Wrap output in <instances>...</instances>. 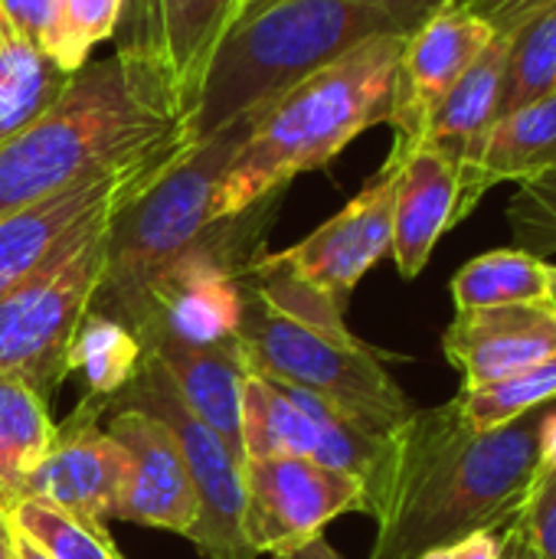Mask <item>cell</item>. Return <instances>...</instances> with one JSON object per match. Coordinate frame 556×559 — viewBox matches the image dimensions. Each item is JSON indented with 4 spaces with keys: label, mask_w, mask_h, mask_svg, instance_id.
Returning <instances> with one entry per match:
<instances>
[{
    "label": "cell",
    "mask_w": 556,
    "mask_h": 559,
    "mask_svg": "<svg viewBox=\"0 0 556 559\" xmlns=\"http://www.w3.org/2000/svg\"><path fill=\"white\" fill-rule=\"evenodd\" d=\"M551 406L485 432L465 423L456 396L413 409L367 481L364 514L377 521L370 559H426L472 534L511 531L534 488Z\"/></svg>",
    "instance_id": "obj_1"
},
{
    "label": "cell",
    "mask_w": 556,
    "mask_h": 559,
    "mask_svg": "<svg viewBox=\"0 0 556 559\" xmlns=\"http://www.w3.org/2000/svg\"><path fill=\"white\" fill-rule=\"evenodd\" d=\"M442 3L449 0H259L242 7L187 115L190 141H206L239 118H259L364 39L410 36Z\"/></svg>",
    "instance_id": "obj_2"
},
{
    "label": "cell",
    "mask_w": 556,
    "mask_h": 559,
    "mask_svg": "<svg viewBox=\"0 0 556 559\" xmlns=\"http://www.w3.org/2000/svg\"><path fill=\"white\" fill-rule=\"evenodd\" d=\"M403 43L397 33L364 39L275 98L223 174L216 219L279 197L295 177L328 167L357 134L390 121Z\"/></svg>",
    "instance_id": "obj_3"
},
{
    "label": "cell",
    "mask_w": 556,
    "mask_h": 559,
    "mask_svg": "<svg viewBox=\"0 0 556 559\" xmlns=\"http://www.w3.org/2000/svg\"><path fill=\"white\" fill-rule=\"evenodd\" d=\"M184 121L118 56L85 62L49 111L0 144V219L151 147Z\"/></svg>",
    "instance_id": "obj_4"
},
{
    "label": "cell",
    "mask_w": 556,
    "mask_h": 559,
    "mask_svg": "<svg viewBox=\"0 0 556 559\" xmlns=\"http://www.w3.org/2000/svg\"><path fill=\"white\" fill-rule=\"evenodd\" d=\"M236 344L252 373L331 403L370 436L387 439L416 409L390 377L383 357L354 337L344 321L275 305L249 278V269L242 275Z\"/></svg>",
    "instance_id": "obj_5"
},
{
    "label": "cell",
    "mask_w": 556,
    "mask_h": 559,
    "mask_svg": "<svg viewBox=\"0 0 556 559\" xmlns=\"http://www.w3.org/2000/svg\"><path fill=\"white\" fill-rule=\"evenodd\" d=\"M252 121L256 118H239L206 141H197L154 187L115 213L92 311L131 324L151 282L216 223V190L249 138Z\"/></svg>",
    "instance_id": "obj_6"
},
{
    "label": "cell",
    "mask_w": 556,
    "mask_h": 559,
    "mask_svg": "<svg viewBox=\"0 0 556 559\" xmlns=\"http://www.w3.org/2000/svg\"><path fill=\"white\" fill-rule=\"evenodd\" d=\"M115 213L85 223L33 275L0 295V373L52 400L69 377V347L105 272Z\"/></svg>",
    "instance_id": "obj_7"
},
{
    "label": "cell",
    "mask_w": 556,
    "mask_h": 559,
    "mask_svg": "<svg viewBox=\"0 0 556 559\" xmlns=\"http://www.w3.org/2000/svg\"><path fill=\"white\" fill-rule=\"evenodd\" d=\"M193 147L187 121L154 141L151 147L98 170L62 193L0 219V295L33 275L52 252H59L85 223L102 213H121L147 187H154Z\"/></svg>",
    "instance_id": "obj_8"
},
{
    "label": "cell",
    "mask_w": 556,
    "mask_h": 559,
    "mask_svg": "<svg viewBox=\"0 0 556 559\" xmlns=\"http://www.w3.org/2000/svg\"><path fill=\"white\" fill-rule=\"evenodd\" d=\"M115 409H144L174 429L197 491V524L187 540L203 554V559H256L239 527L242 459L184 406L174 383L151 357H144L134 380L108 403V413Z\"/></svg>",
    "instance_id": "obj_9"
},
{
    "label": "cell",
    "mask_w": 556,
    "mask_h": 559,
    "mask_svg": "<svg viewBox=\"0 0 556 559\" xmlns=\"http://www.w3.org/2000/svg\"><path fill=\"white\" fill-rule=\"evenodd\" d=\"M367 508L360 478L295 459H242V540L252 557H275L315 540L334 518Z\"/></svg>",
    "instance_id": "obj_10"
},
{
    "label": "cell",
    "mask_w": 556,
    "mask_h": 559,
    "mask_svg": "<svg viewBox=\"0 0 556 559\" xmlns=\"http://www.w3.org/2000/svg\"><path fill=\"white\" fill-rule=\"evenodd\" d=\"M383 442L331 403L249 370L242 386V459L295 455L347 472L367 488Z\"/></svg>",
    "instance_id": "obj_11"
},
{
    "label": "cell",
    "mask_w": 556,
    "mask_h": 559,
    "mask_svg": "<svg viewBox=\"0 0 556 559\" xmlns=\"http://www.w3.org/2000/svg\"><path fill=\"white\" fill-rule=\"evenodd\" d=\"M403 160L397 154L374 174V180L328 223H321L298 246L262 252V262L301 282L338 308H347L357 282L393 249V210Z\"/></svg>",
    "instance_id": "obj_12"
},
{
    "label": "cell",
    "mask_w": 556,
    "mask_h": 559,
    "mask_svg": "<svg viewBox=\"0 0 556 559\" xmlns=\"http://www.w3.org/2000/svg\"><path fill=\"white\" fill-rule=\"evenodd\" d=\"M492 39L495 29L469 13L459 0L442 3L406 36L387 121L393 124V151H410L423 141L436 105Z\"/></svg>",
    "instance_id": "obj_13"
},
{
    "label": "cell",
    "mask_w": 556,
    "mask_h": 559,
    "mask_svg": "<svg viewBox=\"0 0 556 559\" xmlns=\"http://www.w3.org/2000/svg\"><path fill=\"white\" fill-rule=\"evenodd\" d=\"M108 406L82 396L79 406L56 426L52 445L29 472L23 498H46L92 521H115L125 488V449L108 436L102 419Z\"/></svg>",
    "instance_id": "obj_14"
},
{
    "label": "cell",
    "mask_w": 556,
    "mask_h": 559,
    "mask_svg": "<svg viewBox=\"0 0 556 559\" xmlns=\"http://www.w3.org/2000/svg\"><path fill=\"white\" fill-rule=\"evenodd\" d=\"M105 429L128 462L115 521L187 537L197 524V491L174 429L144 409H115Z\"/></svg>",
    "instance_id": "obj_15"
},
{
    "label": "cell",
    "mask_w": 556,
    "mask_h": 559,
    "mask_svg": "<svg viewBox=\"0 0 556 559\" xmlns=\"http://www.w3.org/2000/svg\"><path fill=\"white\" fill-rule=\"evenodd\" d=\"M446 360L475 390L534 367L556 354V308L551 301L456 311L442 334Z\"/></svg>",
    "instance_id": "obj_16"
},
{
    "label": "cell",
    "mask_w": 556,
    "mask_h": 559,
    "mask_svg": "<svg viewBox=\"0 0 556 559\" xmlns=\"http://www.w3.org/2000/svg\"><path fill=\"white\" fill-rule=\"evenodd\" d=\"M390 154L403 160L390 255L403 278H416L439 239L459 226V167L429 144Z\"/></svg>",
    "instance_id": "obj_17"
},
{
    "label": "cell",
    "mask_w": 556,
    "mask_h": 559,
    "mask_svg": "<svg viewBox=\"0 0 556 559\" xmlns=\"http://www.w3.org/2000/svg\"><path fill=\"white\" fill-rule=\"evenodd\" d=\"M174 383L184 406L210 426L242 459V386L249 367L236 341L174 344L161 341L144 350Z\"/></svg>",
    "instance_id": "obj_18"
},
{
    "label": "cell",
    "mask_w": 556,
    "mask_h": 559,
    "mask_svg": "<svg viewBox=\"0 0 556 559\" xmlns=\"http://www.w3.org/2000/svg\"><path fill=\"white\" fill-rule=\"evenodd\" d=\"M551 167H556V88L488 128L472 167L459 177V223L492 187L524 183Z\"/></svg>",
    "instance_id": "obj_19"
},
{
    "label": "cell",
    "mask_w": 556,
    "mask_h": 559,
    "mask_svg": "<svg viewBox=\"0 0 556 559\" xmlns=\"http://www.w3.org/2000/svg\"><path fill=\"white\" fill-rule=\"evenodd\" d=\"M508 49L511 36H495L426 121L419 144H429L446 154L459 167V177L472 167L488 128L498 121Z\"/></svg>",
    "instance_id": "obj_20"
},
{
    "label": "cell",
    "mask_w": 556,
    "mask_h": 559,
    "mask_svg": "<svg viewBox=\"0 0 556 559\" xmlns=\"http://www.w3.org/2000/svg\"><path fill=\"white\" fill-rule=\"evenodd\" d=\"M239 0H161V59L170 108L187 118L200 98L220 39L236 23Z\"/></svg>",
    "instance_id": "obj_21"
},
{
    "label": "cell",
    "mask_w": 556,
    "mask_h": 559,
    "mask_svg": "<svg viewBox=\"0 0 556 559\" xmlns=\"http://www.w3.org/2000/svg\"><path fill=\"white\" fill-rule=\"evenodd\" d=\"M56 436L49 403L16 377L0 373V511L7 514L26 488L29 472L43 462Z\"/></svg>",
    "instance_id": "obj_22"
},
{
    "label": "cell",
    "mask_w": 556,
    "mask_h": 559,
    "mask_svg": "<svg viewBox=\"0 0 556 559\" xmlns=\"http://www.w3.org/2000/svg\"><path fill=\"white\" fill-rule=\"evenodd\" d=\"M72 72L59 69L36 43L0 33V144L33 124L66 92Z\"/></svg>",
    "instance_id": "obj_23"
},
{
    "label": "cell",
    "mask_w": 556,
    "mask_h": 559,
    "mask_svg": "<svg viewBox=\"0 0 556 559\" xmlns=\"http://www.w3.org/2000/svg\"><path fill=\"white\" fill-rule=\"evenodd\" d=\"M547 272H551V262L518 246L475 255L452 275L456 311L547 301V288H551Z\"/></svg>",
    "instance_id": "obj_24"
},
{
    "label": "cell",
    "mask_w": 556,
    "mask_h": 559,
    "mask_svg": "<svg viewBox=\"0 0 556 559\" xmlns=\"http://www.w3.org/2000/svg\"><path fill=\"white\" fill-rule=\"evenodd\" d=\"M144 364V347L138 334L102 311H85L69 347V373H82L85 396L105 406L134 380Z\"/></svg>",
    "instance_id": "obj_25"
},
{
    "label": "cell",
    "mask_w": 556,
    "mask_h": 559,
    "mask_svg": "<svg viewBox=\"0 0 556 559\" xmlns=\"http://www.w3.org/2000/svg\"><path fill=\"white\" fill-rule=\"evenodd\" d=\"M7 521L52 559H125L102 521L66 511L46 498H20L7 511Z\"/></svg>",
    "instance_id": "obj_26"
},
{
    "label": "cell",
    "mask_w": 556,
    "mask_h": 559,
    "mask_svg": "<svg viewBox=\"0 0 556 559\" xmlns=\"http://www.w3.org/2000/svg\"><path fill=\"white\" fill-rule=\"evenodd\" d=\"M459 409L472 429H498L556 403V354L495 383L459 390Z\"/></svg>",
    "instance_id": "obj_27"
},
{
    "label": "cell",
    "mask_w": 556,
    "mask_h": 559,
    "mask_svg": "<svg viewBox=\"0 0 556 559\" xmlns=\"http://www.w3.org/2000/svg\"><path fill=\"white\" fill-rule=\"evenodd\" d=\"M556 88V3L511 33L505 85H501V115L544 98Z\"/></svg>",
    "instance_id": "obj_28"
},
{
    "label": "cell",
    "mask_w": 556,
    "mask_h": 559,
    "mask_svg": "<svg viewBox=\"0 0 556 559\" xmlns=\"http://www.w3.org/2000/svg\"><path fill=\"white\" fill-rule=\"evenodd\" d=\"M125 0H59L56 23L43 43V52L66 72H79L88 52L115 39Z\"/></svg>",
    "instance_id": "obj_29"
},
{
    "label": "cell",
    "mask_w": 556,
    "mask_h": 559,
    "mask_svg": "<svg viewBox=\"0 0 556 559\" xmlns=\"http://www.w3.org/2000/svg\"><path fill=\"white\" fill-rule=\"evenodd\" d=\"M115 56L141 82L170 115H177L167 102L164 59H161V0H125L121 20L115 29ZM180 118V115H177Z\"/></svg>",
    "instance_id": "obj_30"
},
{
    "label": "cell",
    "mask_w": 556,
    "mask_h": 559,
    "mask_svg": "<svg viewBox=\"0 0 556 559\" xmlns=\"http://www.w3.org/2000/svg\"><path fill=\"white\" fill-rule=\"evenodd\" d=\"M505 219L518 249L544 262L556 255V167L518 183Z\"/></svg>",
    "instance_id": "obj_31"
},
{
    "label": "cell",
    "mask_w": 556,
    "mask_h": 559,
    "mask_svg": "<svg viewBox=\"0 0 556 559\" xmlns=\"http://www.w3.org/2000/svg\"><path fill=\"white\" fill-rule=\"evenodd\" d=\"M518 527L534 547L537 559H556V468H537Z\"/></svg>",
    "instance_id": "obj_32"
},
{
    "label": "cell",
    "mask_w": 556,
    "mask_h": 559,
    "mask_svg": "<svg viewBox=\"0 0 556 559\" xmlns=\"http://www.w3.org/2000/svg\"><path fill=\"white\" fill-rule=\"evenodd\" d=\"M59 13V0H0V29L43 49Z\"/></svg>",
    "instance_id": "obj_33"
},
{
    "label": "cell",
    "mask_w": 556,
    "mask_h": 559,
    "mask_svg": "<svg viewBox=\"0 0 556 559\" xmlns=\"http://www.w3.org/2000/svg\"><path fill=\"white\" fill-rule=\"evenodd\" d=\"M469 13L485 20L495 36H511L544 10H551L556 0H459Z\"/></svg>",
    "instance_id": "obj_34"
},
{
    "label": "cell",
    "mask_w": 556,
    "mask_h": 559,
    "mask_svg": "<svg viewBox=\"0 0 556 559\" xmlns=\"http://www.w3.org/2000/svg\"><path fill=\"white\" fill-rule=\"evenodd\" d=\"M426 559H505V540L498 534H472L459 544L433 550Z\"/></svg>",
    "instance_id": "obj_35"
},
{
    "label": "cell",
    "mask_w": 556,
    "mask_h": 559,
    "mask_svg": "<svg viewBox=\"0 0 556 559\" xmlns=\"http://www.w3.org/2000/svg\"><path fill=\"white\" fill-rule=\"evenodd\" d=\"M272 559H341V557H338V550L324 540V534H318L315 540H308V544H301V547H295V550L275 554Z\"/></svg>",
    "instance_id": "obj_36"
},
{
    "label": "cell",
    "mask_w": 556,
    "mask_h": 559,
    "mask_svg": "<svg viewBox=\"0 0 556 559\" xmlns=\"http://www.w3.org/2000/svg\"><path fill=\"white\" fill-rule=\"evenodd\" d=\"M501 537H505V554H508V559H537L534 547L528 544V537L521 534L518 524H514L511 531H505Z\"/></svg>",
    "instance_id": "obj_37"
},
{
    "label": "cell",
    "mask_w": 556,
    "mask_h": 559,
    "mask_svg": "<svg viewBox=\"0 0 556 559\" xmlns=\"http://www.w3.org/2000/svg\"><path fill=\"white\" fill-rule=\"evenodd\" d=\"M10 559H52L46 557L33 540H26V537H20L16 531H13V547H10Z\"/></svg>",
    "instance_id": "obj_38"
},
{
    "label": "cell",
    "mask_w": 556,
    "mask_h": 559,
    "mask_svg": "<svg viewBox=\"0 0 556 559\" xmlns=\"http://www.w3.org/2000/svg\"><path fill=\"white\" fill-rule=\"evenodd\" d=\"M10 547H13V527L7 514H0V559H10Z\"/></svg>",
    "instance_id": "obj_39"
},
{
    "label": "cell",
    "mask_w": 556,
    "mask_h": 559,
    "mask_svg": "<svg viewBox=\"0 0 556 559\" xmlns=\"http://www.w3.org/2000/svg\"><path fill=\"white\" fill-rule=\"evenodd\" d=\"M547 278H551V288H547V301H551V305L556 308V265H551Z\"/></svg>",
    "instance_id": "obj_40"
},
{
    "label": "cell",
    "mask_w": 556,
    "mask_h": 559,
    "mask_svg": "<svg viewBox=\"0 0 556 559\" xmlns=\"http://www.w3.org/2000/svg\"><path fill=\"white\" fill-rule=\"evenodd\" d=\"M239 3H242V7H249V3H259V0H239ZM239 13H242V10H239Z\"/></svg>",
    "instance_id": "obj_41"
},
{
    "label": "cell",
    "mask_w": 556,
    "mask_h": 559,
    "mask_svg": "<svg viewBox=\"0 0 556 559\" xmlns=\"http://www.w3.org/2000/svg\"><path fill=\"white\" fill-rule=\"evenodd\" d=\"M501 540H505V537H501ZM505 559H508V554H505Z\"/></svg>",
    "instance_id": "obj_42"
},
{
    "label": "cell",
    "mask_w": 556,
    "mask_h": 559,
    "mask_svg": "<svg viewBox=\"0 0 556 559\" xmlns=\"http://www.w3.org/2000/svg\"><path fill=\"white\" fill-rule=\"evenodd\" d=\"M0 514H3V511H0Z\"/></svg>",
    "instance_id": "obj_43"
},
{
    "label": "cell",
    "mask_w": 556,
    "mask_h": 559,
    "mask_svg": "<svg viewBox=\"0 0 556 559\" xmlns=\"http://www.w3.org/2000/svg\"><path fill=\"white\" fill-rule=\"evenodd\" d=\"M0 33H3V29H0Z\"/></svg>",
    "instance_id": "obj_44"
}]
</instances>
